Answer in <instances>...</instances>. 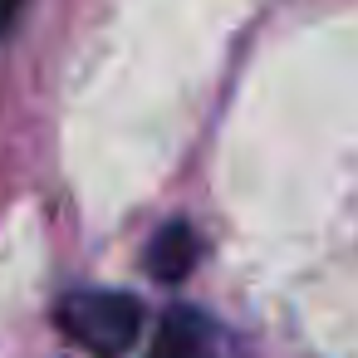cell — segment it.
Listing matches in <instances>:
<instances>
[{
    "label": "cell",
    "instance_id": "3",
    "mask_svg": "<svg viewBox=\"0 0 358 358\" xmlns=\"http://www.w3.org/2000/svg\"><path fill=\"white\" fill-rule=\"evenodd\" d=\"M196 231L187 226V221H172V226H162L157 236H152V245H148V270L162 280V285H177V280H187L192 275V265H196Z\"/></svg>",
    "mask_w": 358,
    "mask_h": 358
},
{
    "label": "cell",
    "instance_id": "4",
    "mask_svg": "<svg viewBox=\"0 0 358 358\" xmlns=\"http://www.w3.org/2000/svg\"><path fill=\"white\" fill-rule=\"evenodd\" d=\"M15 10H20V0H0V35H6V25L15 20Z\"/></svg>",
    "mask_w": 358,
    "mask_h": 358
},
{
    "label": "cell",
    "instance_id": "1",
    "mask_svg": "<svg viewBox=\"0 0 358 358\" xmlns=\"http://www.w3.org/2000/svg\"><path fill=\"white\" fill-rule=\"evenodd\" d=\"M59 329L94 358H123L143 329V309L118 289H74L59 304Z\"/></svg>",
    "mask_w": 358,
    "mask_h": 358
},
{
    "label": "cell",
    "instance_id": "2",
    "mask_svg": "<svg viewBox=\"0 0 358 358\" xmlns=\"http://www.w3.org/2000/svg\"><path fill=\"white\" fill-rule=\"evenodd\" d=\"M148 358H241V353L211 314H201L192 304H172L157 324V338H152Z\"/></svg>",
    "mask_w": 358,
    "mask_h": 358
}]
</instances>
